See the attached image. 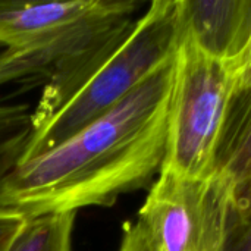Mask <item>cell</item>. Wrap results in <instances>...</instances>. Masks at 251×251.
Here are the masks:
<instances>
[{"instance_id":"ba28073f","label":"cell","mask_w":251,"mask_h":251,"mask_svg":"<svg viewBox=\"0 0 251 251\" xmlns=\"http://www.w3.org/2000/svg\"><path fill=\"white\" fill-rule=\"evenodd\" d=\"M216 175L231 188L234 213L251 203V75L234 88L218 156Z\"/></svg>"},{"instance_id":"5b68a950","label":"cell","mask_w":251,"mask_h":251,"mask_svg":"<svg viewBox=\"0 0 251 251\" xmlns=\"http://www.w3.org/2000/svg\"><path fill=\"white\" fill-rule=\"evenodd\" d=\"M138 7V1L129 0L118 12L84 21L43 43L3 49L0 51V90L7 85L34 87L37 82H43L44 87L122 24L132 19Z\"/></svg>"},{"instance_id":"9c48e42d","label":"cell","mask_w":251,"mask_h":251,"mask_svg":"<svg viewBox=\"0 0 251 251\" xmlns=\"http://www.w3.org/2000/svg\"><path fill=\"white\" fill-rule=\"evenodd\" d=\"M76 213H49L26 219L9 251H74Z\"/></svg>"},{"instance_id":"5bb4252c","label":"cell","mask_w":251,"mask_h":251,"mask_svg":"<svg viewBox=\"0 0 251 251\" xmlns=\"http://www.w3.org/2000/svg\"><path fill=\"white\" fill-rule=\"evenodd\" d=\"M228 63L234 74L235 85L238 82H241L243 79H246L249 75H251V34L244 49L241 50V53L232 62H228Z\"/></svg>"},{"instance_id":"52a82bcc","label":"cell","mask_w":251,"mask_h":251,"mask_svg":"<svg viewBox=\"0 0 251 251\" xmlns=\"http://www.w3.org/2000/svg\"><path fill=\"white\" fill-rule=\"evenodd\" d=\"M182 34L203 51L232 62L251 34V0H179Z\"/></svg>"},{"instance_id":"4fadbf2b","label":"cell","mask_w":251,"mask_h":251,"mask_svg":"<svg viewBox=\"0 0 251 251\" xmlns=\"http://www.w3.org/2000/svg\"><path fill=\"white\" fill-rule=\"evenodd\" d=\"M26 218L15 210L0 209V251H9Z\"/></svg>"},{"instance_id":"8992f818","label":"cell","mask_w":251,"mask_h":251,"mask_svg":"<svg viewBox=\"0 0 251 251\" xmlns=\"http://www.w3.org/2000/svg\"><path fill=\"white\" fill-rule=\"evenodd\" d=\"M129 0H0V47L43 43L84 21L124 9Z\"/></svg>"},{"instance_id":"3957f363","label":"cell","mask_w":251,"mask_h":251,"mask_svg":"<svg viewBox=\"0 0 251 251\" xmlns=\"http://www.w3.org/2000/svg\"><path fill=\"white\" fill-rule=\"evenodd\" d=\"M234 88L229 63L207 54L182 34L174 59L166 154L160 171L194 179L215 175Z\"/></svg>"},{"instance_id":"6da1fadb","label":"cell","mask_w":251,"mask_h":251,"mask_svg":"<svg viewBox=\"0 0 251 251\" xmlns=\"http://www.w3.org/2000/svg\"><path fill=\"white\" fill-rule=\"evenodd\" d=\"M172 79L174 60L57 147L18 163L1 184L0 209L26 219L76 213L144 187L165 160Z\"/></svg>"},{"instance_id":"277c9868","label":"cell","mask_w":251,"mask_h":251,"mask_svg":"<svg viewBox=\"0 0 251 251\" xmlns=\"http://www.w3.org/2000/svg\"><path fill=\"white\" fill-rule=\"evenodd\" d=\"M232 193L219 176L194 179L160 171L138 222L159 251H225Z\"/></svg>"},{"instance_id":"7c38bea8","label":"cell","mask_w":251,"mask_h":251,"mask_svg":"<svg viewBox=\"0 0 251 251\" xmlns=\"http://www.w3.org/2000/svg\"><path fill=\"white\" fill-rule=\"evenodd\" d=\"M118 251H159V249L146 228L137 221L134 224L125 225Z\"/></svg>"},{"instance_id":"30bf717a","label":"cell","mask_w":251,"mask_h":251,"mask_svg":"<svg viewBox=\"0 0 251 251\" xmlns=\"http://www.w3.org/2000/svg\"><path fill=\"white\" fill-rule=\"evenodd\" d=\"M31 113L26 104L0 103V188L22 157L31 132Z\"/></svg>"},{"instance_id":"8fae6325","label":"cell","mask_w":251,"mask_h":251,"mask_svg":"<svg viewBox=\"0 0 251 251\" xmlns=\"http://www.w3.org/2000/svg\"><path fill=\"white\" fill-rule=\"evenodd\" d=\"M225 251H251V203L232 215Z\"/></svg>"},{"instance_id":"7a4b0ae2","label":"cell","mask_w":251,"mask_h":251,"mask_svg":"<svg viewBox=\"0 0 251 251\" xmlns=\"http://www.w3.org/2000/svg\"><path fill=\"white\" fill-rule=\"evenodd\" d=\"M182 38L179 0H154L49 81L31 113L19 163L57 147L174 60Z\"/></svg>"}]
</instances>
